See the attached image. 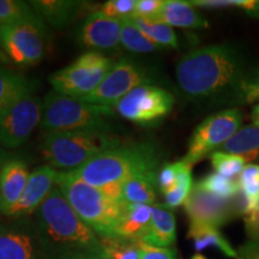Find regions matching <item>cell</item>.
I'll return each instance as SVG.
<instances>
[{"mask_svg": "<svg viewBox=\"0 0 259 259\" xmlns=\"http://www.w3.org/2000/svg\"><path fill=\"white\" fill-rule=\"evenodd\" d=\"M158 163L160 156L153 144H120L70 173L90 186L102 189L113 184H124L139 171L157 170Z\"/></svg>", "mask_w": 259, "mask_h": 259, "instance_id": "3957f363", "label": "cell"}, {"mask_svg": "<svg viewBox=\"0 0 259 259\" xmlns=\"http://www.w3.org/2000/svg\"><path fill=\"white\" fill-rule=\"evenodd\" d=\"M191 259H206V258L204 257V255H202V254H194Z\"/></svg>", "mask_w": 259, "mask_h": 259, "instance_id": "ee69618b", "label": "cell"}, {"mask_svg": "<svg viewBox=\"0 0 259 259\" xmlns=\"http://www.w3.org/2000/svg\"><path fill=\"white\" fill-rule=\"evenodd\" d=\"M45 259H109L101 238L57 185L34 213Z\"/></svg>", "mask_w": 259, "mask_h": 259, "instance_id": "7a4b0ae2", "label": "cell"}, {"mask_svg": "<svg viewBox=\"0 0 259 259\" xmlns=\"http://www.w3.org/2000/svg\"><path fill=\"white\" fill-rule=\"evenodd\" d=\"M226 154L236 155L244 160L253 161L259 158V126L250 125L241 128L221 147Z\"/></svg>", "mask_w": 259, "mask_h": 259, "instance_id": "cb8c5ba5", "label": "cell"}, {"mask_svg": "<svg viewBox=\"0 0 259 259\" xmlns=\"http://www.w3.org/2000/svg\"><path fill=\"white\" fill-rule=\"evenodd\" d=\"M35 90L25 93L0 115V147L16 149L23 145L35 127L41 124V101L34 94Z\"/></svg>", "mask_w": 259, "mask_h": 259, "instance_id": "7c38bea8", "label": "cell"}, {"mask_svg": "<svg viewBox=\"0 0 259 259\" xmlns=\"http://www.w3.org/2000/svg\"><path fill=\"white\" fill-rule=\"evenodd\" d=\"M211 164L215 169V173L227 178V179L235 180L240 177L242 170L245 169L246 161L240 156L215 151L211 154Z\"/></svg>", "mask_w": 259, "mask_h": 259, "instance_id": "4dcf8cb0", "label": "cell"}, {"mask_svg": "<svg viewBox=\"0 0 259 259\" xmlns=\"http://www.w3.org/2000/svg\"><path fill=\"white\" fill-rule=\"evenodd\" d=\"M163 3L164 0H137L134 17L153 21L163 6Z\"/></svg>", "mask_w": 259, "mask_h": 259, "instance_id": "d590c367", "label": "cell"}, {"mask_svg": "<svg viewBox=\"0 0 259 259\" xmlns=\"http://www.w3.org/2000/svg\"><path fill=\"white\" fill-rule=\"evenodd\" d=\"M0 259H45L34 218L0 222Z\"/></svg>", "mask_w": 259, "mask_h": 259, "instance_id": "5bb4252c", "label": "cell"}, {"mask_svg": "<svg viewBox=\"0 0 259 259\" xmlns=\"http://www.w3.org/2000/svg\"><path fill=\"white\" fill-rule=\"evenodd\" d=\"M241 193L245 200V215L259 206V166L247 164L239 178ZM244 215V216H245Z\"/></svg>", "mask_w": 259, "mask_h": 259, "instance_id": "83f0119b", "label": "cell"}, {"mask_svg": "<svg viewBox=\"0 0 259 259\" xmlns=\"http://www.w3.org/2000/svg\"><path fill=\"white\" fill-rule=\"evenodd\" d=\"M121 46L132 53H153L161 48L145 37L131 18L121 21Z\"/></svg>", "mask_w": 259, "mask_h": 259, "instance_id": "4316f807", "label": "cell"}, {"mask_svg": "<svg viewBox=\"0 0 259 259\" xmlns=\"http://www.w3.org/2000/svg\"><path fill=\"white\" fill-rule=\"evenodd\" d=\"M252 119H253V124L259 126V105L255 106L252 112Z\"/></svg>", "mask_w": 259, "mask_h": 259, "instance_id": "7bdbcfd3", "label": "cell"}, {"mask_svg": "<svg viewBox=\"0 0 259 259\" xmlns=\"http://www.w3.org/2000/svg\"><path fill=\"white\" fill-rule=\"evenodd\" d=\"M31 90H35L34 80L6 67H0V115L18 97Z\"/></svg>", "mask_w": 259, "mask_h": 259, "instance_id": "d4e9b609", "label": "cell"}, {"mask_svg": "<svg viewBox=\"0 0 259 259\" xmlns=\"http://www.w3.org/2000/svg\"><path fill=\"white\" fill-rule=\"evenodd\" d=\"M141 259H177V252L171 248L153 247L141 241Z\"/></svg>", "mask_w": 259, "mask_h": 259, "instance_id": "8d00e7d4", "label": "cell"}, {"mask_svg": "<svg viewBox=\"0 0 259 259\" xmlns=\"http://www.w3.org/2000/svg\"><path fill=\"white\" fill-rule=\"evenodd\" d=\"M29 5L42 21L57 30H63L73 23L84 8L83 2L73 0H32Z\"/></svg>", "mask_w": 259, "mask_h": 259, "instance_id": "ac0fdd59", "label": "cell"}, {"mask_svg": "<svg viewBox=\"0 0 259 259\" xmlns=\"http://www.w3.org/2000/svg\"><path fill=\"white\" fill-rule=\"evenodd\" d=\"M246 234L251 241L259 242V206L253 211L245 215Z\"/></svg>", "mask_w": 259, "mask_h": 259, "instance_id": "74e56055", "label": "cell"}, {"mask_svg": "<svg viewBox=\"0 0 259 259\" xmlns=\"http://www.w3.org/2000/svg\"><path fill=\"white\" fill-rule=\"evenodd\" d=\"M77 38L80 46L95 52L116 50L121 45V21L92 12L84 18Z\"/></svg>", "mask_w": 259, "mask_h": 259, "instance_id": "9a60e30c", "label": "cell"}, {"mask_svg": "<svg viewBox=\"0 0 259 259\" xmlns=\"http://www.w3.org/2000/svg\"><path fill=\"white\" fill-rule=\"evenodd\" d=\"M181 92L193 101L240 102L258 78L248 72L242 54L231 45H211L184 56L177 65Z\"/></svg>", "mask_w": 259, "mask_h": 259, "instance_id": "6da1fadb", "label": "cell"}, {"mask_svg": "<svg viewBox=\"0 0 259 259\" xmlns=\"http://www.w3.org/2000/svg\"><path fill=\"white\" fill-rule=\"evenodd\" d=\"M255 100H259V78L253 87H252L250 93L247 95V100L246 102H253Z\"/></svg>", "mask_w": 259, "mask_h": 259, "instance_id": "ab89813d", "label": "cell"}, {"mask_svg": "<svg viewBox=\"0 0 259 259\" xmlns=\"http://www.w3.org/2000/svg\"><path fill=\"white\" fill-rule=\"evenodd\" d=\"M184 208L190 223L208 225L219 228L239 215H245V200L240 192L235 198L223 199L193 185Z\"/></svg>", "mask_w": 259, "mask_h": 259, "instance_id": "4fadbf2b", "label": "cell"}, {"mask_svg": "<svg viewBox=\"0 0 259 259\" xmlns=\"http://www.w3.org/2000/svg\"><path fill=\"white\" fill-rule=\"evenodd\" d=\"M109 259H141V241L101 238Z\"/></svg>", "mask_w": 259, "mask_h": 259, "instance_id": "1f68e13d", "label": "cell"}, {"mask_svg": "<svg viewBox=\"0 0 259 259\" xmlns=\"http://www.w3.org/2000/svg\"><path fill=\"white\" fill-rule=\"evenodd\" d=\"M120 144V138L111 132L69 131L46 134L40 149L42 156L54 169L72 171Z\"/></svg>", "mask_w": 259, "mask_h": 259, "instance_id": "8992f818", "label": "cell"}, {"mask_svg": "<svg viewBox=\"0 0 259 259\" xmlns=\"http://www.w3.org/2000/svg\"><path fill=\"white\" fill-rule=\"evenodd\" d=\"M56 185L77 215L100 238H116L115 227L124 204L109 198L101 189L77 179L70 171H58Z\"/></svg>", "mask_w": 259, "mask_h": 259, "instance_id": "5b68a950", "label": "cell"}, {"mask_svg": "<svg viewBox=\"0 0 259 259\" xmlns=\"http://www.w3.org/2000/svg\"><path fill=\"white\" fill-rule=\"evenodd\" d=\"M136 4H137V0H109L102 5L100 11L107 17L122 21V19L134 17Z\"/></svg>", "mask_w": 259, "mask_h": 259, "instance_id": "836d02e7", "label": "cell"}, {"mask_svg": "<svg viewBox=\"0 0 259 259\" xmlns=\"http://www.w3.org/2000/svg\"><path fill=\"white\" fill-rule=\"evenodd\" d=\"M173 103L174 97L166 89L144 84L122 97L114 107L115 112L126 120L150 126L162 120L171 111Z\"/></svg>", "mask_w": 259, "mask_h": 259, "instance_id": "8fae6325", "label": "cell"}, {"mask_svg": "<svg viewBox=\"0 0 259 259\" xmlns=\"http://www.w3.org/2000/svg\"><path fill=\"white\" fill-rule=\"evenodd\" d=\"M36 14L27 2L0 0V25L11 24L36 17Z\"/></svg>", "mask_w": 259, "mask_h": 259, "instance_id": "d6a6232c", "label": "cell"}, {"mask_svg": "<svg viewBox=\"0 0 259 259\" xmlns=\"http://www.w3.org/2000/svg\"><path fill=\"white\" fill-rule=\"evenodd\" d=\"M181 166H183V161H179L174 162V163L164 164L158 170L157 185L158 190L163 194L167 193L168 191H170L174 187V185H176Z\"/></svg>", "mask_w": 259, "mask_h": 259, "instance_id": "e575fe53", "label": "cell"}, {"mask_svg": "<svg viewBox=\"0 0 259 259\" xmlns=\"http://www.w3.org/2000/svg\"><path fill=\"white\" fill-rule=\"evenodd\" d=\"M241 119L238 109H227L208 116L191 136L187 154L183 160L193 166L215 149L221 148L238 132Z\"/></svg>", "mask_w": 259, "mask_h": 259, "instance_id": "30bf717a", "label": "cell"}, {"mask_svg": "<svg viewBox=\"0 0 259 259\" xmlns=\"http://www.w3.org/2000/svg\"><path fill=\"white\" fill-rule=\"evenodd\" d=\"M153 72L137 61L122 58L114 64L95 92L79 99L80 101L112 107L132 90L153 82Z\"/></svg>", "mask_w": 259, "mask_h": 259, "instance_id": "9c48e42d", "label": "cell"}, {"mask_svg": "<svg viewBox=\"0 0 259 259\" xmlns=\"http://www.w3.org/2000/svg\"><path fill=\"white\" fill-rule=\"evenodd\" d=\"M177 240L176 216L169 208L161 204L153 205V216L148 233L142 242L153 247L169 248Z\"/></svg>", "mask_w": 259, "mask_h": 259, "instance_id": "44dd1931", "label": "cell"}, {"mask_svg": "<svg viewBox=\"0 0 259 259\" xmlns=\"http://www.w3.org/2000/svg\"><path fill=\"white\" fill-rule=\"evenodd\" d=\"M183 161V166L180 168L179 176H178L177 183L173 189L164 193V205L169 209L178 208V206L184 205L186 199L189 198L191 191H192L193 184H192V174H191V169L192 166Z\"/></svg>", "mask_w": 259, "mask_h": 259, "instance_id": "f1b7e54d", "label": "cell"}, {"mask_svg": "<svg viewBox=\"0 0 259 259\" xmlns=\"http://www.w3.org/2000/svg\"><path fill=\"white\" fill-rule=\"evenodd\" d=\"M29 177L28 164L19 157L11 156L0 171V212L6 216L23 194Z\"/></svg>", "mask_w": 259, "mask_h": 259, "instance_id": "e0dca14e", "label": "cell"}, {"mask_svg": "<svg viewBox=\"0 0 259 259\" xmlns=\"http://www.w3.org/2000/svg\"><path fill=\"white\" fill-rule=\"evenodd\" d=\"M0 213H2V212H0Z\"/></svg>", "mask_w": 259, "mask_h": 259, "instance_id": "f6af8a7d", "label": "cell"}, {"mask_svg": "<svg viewBox=\"0 0 259 259\" xmlns=\"http://www.w3.org/2000/svg\"><path fill=\"white\" fill-rule=\"evenodd\" d=\"M132 22L136 24L139 30L144 34L151 42L157 45L158 47H169L177 48L179 47L176 32L169 25L163 23H155V22H149L147 19L134 17L131 18Z\"/></svg>", "mask_w": 259, "mask_h": 259, "instance_id": "484cf974", "label": "cell"}, {"mask_svg": "<svg viewBox=\"0 0 259 259\" xmlns=\"http://www.w3.org/2000/svg\"><path fill=\"white\" fill-rule=\"evenodd\" d=\"M187 236L193 241L196 251H203L206 248H216L221 251L227 257L239 259L238 253L234 251L231 244L226 240L216 227L208 225H196L190 223V229Z\"/></svg>", "mask_w": 259, "mask_h": 259, "instance_id": "603a6c76", "label": "cell"}, {"mask_svg": "<svg viewBox=\"0 0 259 259\" xmlns=\"http://www.w3.org/2000/svg\"><path fill=\"white\" fill-rule=\"evenodd\" d=\"M10 157H11V155H10L4 148L0 147V171H2L3 166H4V163Z\"/></svg>", "mask_w": 259, "mask_h": 259, "instance_id": "b9f144b4", "label": "cell"}, {"mask_svg": "<svg viewBox=\"0 0 259 259\" xmlns=\"http://www.w3.org/2000/svg\"><path fill=\"white\" fill-rule=\"evenodd\" d=\"M0 45L16 66L37 65L46 56V24L36 16L16 23L0 25Z\"/></svg>", "mask_w": 259, "mask_h": 259, "instance_id": "ba28073f", "label": "cell"}, {"mask_svg": "<svg viewBox=\"0 0 259 259\" xmlns=\"http://www.w3.org/2000/svg\"><path fill=\"white\" fill-rule=\"evenodd\" d=\"M197 185L202 187L204 191L220 197L223 199L235 198L241 192L239 180L227 179V178L220 176L218 173H212L203 178L202 180L197 183Z\"/></svg>", "mask_w": 259, "mask_h": 259, "instance_id": "f546056e", "label": "cell"}, {"mask_svg": "<svg viewBox=\"0 0 259 259\" xmlns=\"http://www.w3.org/2000/svg\"><path fill=\"white\" fill-rule=\"evenodd\" d=\"M57 177L58 171L50 164L37 167L36 169L32 170L21 199L10 210L6 218H29L32 213L36 212V210L40 208L41 204L54 187Z\"/></svg>", "mask_w": 259, "mask_h": 259, "instance_id": "2e32d148", "label": "cell"}, {"mask_svg": "<svg viewBox=\"0 0 259 259\" xmlns=\"http://www.w3.org/2000/svg\"><path fill=\"white\" fill-rule=\"evenodd\" d=\"M157 170H144L132 176L122 184V203L149 204L156 199Z\"/></svg>", "mask_w": 259, "mask_h": 259, "instance_id": "7402d4cb", "label": "cell"}, {"mask_svg": "<svg viewBox=\"0 0 259 259\" xmlns=\"http://www.w3.org/2000/svg\"><path fill=\"white\" fill-rule=\"evenodd\" d=\"M115 109L50 92L44 99L40 127L46 134L69 131H113Z\"/></svg>", "mask_w": 259, "mask_h": 259, "instance_id": "277c9868", "label": "cell"}, {"mask_svg": "<svg viewBox=\"0 0 259 259\" xmlns=\"http://www.w3.org/2000/svg\"><path fill=\"white\" fill-rule=\"evenodd\" d=\"M149 22L190 29L209 27L206 18L200 15V12L197 11L190 2H183V0H164L163 6L156 17Z\"/></svg>", "mask_w": 259, "mask_h": 259, "instance_id": "ffe728a7", "label": "cell"}, {"mask_svg": "<svg viewBox=\"0 0 259 259\" xmlns=\"http://www.w3.org/2000/svg\"><path fill=\"white\" fill-rule=\"evenodd\" d=\"M113 66L111 58L88 51L69 66L52 73L50 83L56 93L79 100L95 92Z\"/></svg>", "mask_w": 259, "mask_h": 259, "instance_id": "52a82bcc", "label": "cell"}, {"mask_svg": "<svg viewBox=\"0 0 259 259\" xmlns=\"http://www.w3.org/2000/svg\"><path fill=\"white\" fill-rule=\"evenodd\" d=\"M239 259H259V242L250 241L239 248Z\"/></svg>", "mask_w": 259, "mask_h": 259, "instance_id": "f35d334b", "label": "cell"}, {"mask_svg": "<svg viewBox=\"0 0 259 259\" xmlns=\"http://www.w3.org/2000/svg\"><path fill=\"white\" fill-rule=\"evenodd\" d=\"M153 216V205L149 204H124L118 225L116 238L142 241L148 233Z\"/></svg>", "mask_w": 259, "mask_h": 259, "instance_id": "d6986e66", "label": "cell"}, {"mask_svg": "<svg viewBox=\"0 0 259 259\" xmlns=\"http://www.w3.org/2000/svg\"><path fill=\"white\" fill-rule=\"evenodd\" d=\"M9 64H11V61H10L8 56L5 54L4 50H3L2 45H0V67H6Z\"/></svg>", "mask_w": 259, "mask_h": 259, "instance_id": "60d3db41", "label": "cell"}]
</instances>
